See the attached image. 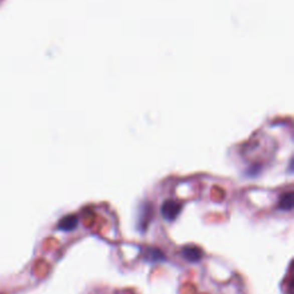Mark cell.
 I'll return each mask as SVG.
<instances>
[{"label":"cell","mask_w":294,"mask_h":294,"mask_svg":"<svg viewBox=\"0 0 294 294\" xmlns=\"http://www.w3.org/2000/svg\"><path fill=\"white\" fill-rule=\"evenodd\" d=\"M182 212V204L172 199L166 200L161 206V215L166 221L173 222L180 216Z\"/></svg>","instance_id":"obj_1"},{"label":"cell","mask_w":294,"mask_h":294,"mask_svg":"<svg viewBox=\"0 0 294 294\" xmlns=\"http://www.w3.org/2000/svg\"><path fill=\"white\" fill-rule=\"evenodd\" d=\"M293 192L289 191V192H286L281 194L279 201H278V208L280 210H285V212H288V210H292L293 208Z\"/></svg>","instance_id":"obj_4"},{"label":"cell","mask_w":294,"mask_h":294,"mask_svg":"<svg viewBox=\"0 0 294 294\" xmlns=\"http://www.w3.org/2000/svg\"><path fill=\"white\" fill-rule=\"evenodd\" d=\"M146 260L152 263L166 261V255L159 248H149L146 252Z\"/></svg>","instance_id":"obj_5"},{"label":"cell","mask_w":294,"mask_h":294,"mask_svg":"<svg viewBox=\"0 0 294 294\" xmlns=\"http://www.w3.org/2000/svg\"><path fill=\"white\" fill-rule=\"evenodd\" d=\"M78 225V218L76 215H67L61 218L58 224V229L62 230V231H73L77 228Z\"/></svg>","instance_id":"obj_3"},{"label":"cell","mask_w":294,"mask_h":294,"mask_svg":"<svg viewBox=\"0 0 294 294\" xmlns=\"http://www.w3.org/2000/svg\"><path fill=\"white\" fill-rule=\"evenodd\" d=\"M202 255H204V253H202L201 248L198 247V246L188 245L184 246L182 249V256L186 261L192 262V263H197V262L201 261Z\"/></svg>","instance_id":"obj_2"}]
</instances>
